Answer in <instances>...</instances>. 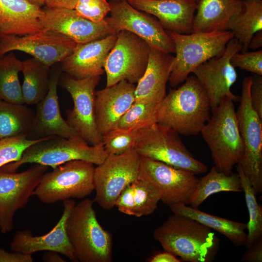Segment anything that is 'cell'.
Wrapping results in <instances>:
<instances>
[{"mask_svg": "<svg viewBox=\"0 0 262 262\" xmlns=\"http://www.w3.org/2000/svg\"><path fill=\"white\" fill-rule=\"evenodd\" d=\"M94 165L82 160L60 165L43 174L33 195L45 204L84 198L95 189Z\"/></svg>", "mask_w": 262, "mask_h": 262, "instance_id": "cell-8", "label": "cell"}, {"mask_svg": "<svg viewBox=\"0 0 262 262\" xmlns=\"http://www.w3.org/2000/svg\"><path fill=\"white\" fill-rule=\"evenodd\" d=\"M234 102L225 98L212 110V115L200 132L210 150L214 166L226 175L232 173L244 150Z\"/></svg>", "mask_w": 262, "mask_h": 262, "instance_id": "cell-3", "label": "cell"}, {"mask_svg": "<svg viewBox=\"0 0 262 262\" xmlns=\"http://www.w3.org/2000/svg\"><path fill=\"white\" fill-rule=\"evenodd\" d=\"M118 210L122 213L134 215V198L133 183L127 186L117 197L115 203Z\"/></svg>", "mask_w": 262, "mask_h": 262, "instance_id": "cell-40", "label": "cell"}, {"mask_svg": "<svg viewBox=\"0 0 262 262\" xmlns=\"http://www.w3.org/2000/svg\"><path fill=\"white\" fill-rule=\"evenodd\" d=\"M66 231L78 261L112 262V235L98 222L90 199L75 204L66 220Z\"/></svg>", "mask_w": 262, "mask_h": 262, "instance_id": "cell-4", "label": "cell"}, {"mask_svg": "<svg viewBox=\"0 0 262 262\" xmlns=\"http://www.w3.org/2000/svg\"><path fill=\"white\" fill-rule=\"evenodd\" d=\"M133 148L141 156L196 175L208 170L207 166L196 159L187 148L177 132L157 122L138 131Z\"/></svg>", "mask_w": 262, "mask_h": 262, "instance_id": "cell-7", "label": "cell"}, {"mask_svg": "<svg viewBox=\"0 0 262 262\" xmlns=\"http://www.w3.org/2000/svg\"><path fill=\"white\" fill-rule=\"evenodd\" d=\"M242 257L246 262H262V236L256 239L249 246Z\"/></svg>", "mask_w": 262, "mask_h": 262, "instance_id": "cell-42", "label": "cell"}, {"mask_svg": "<svg viewBox=\"0 0 262 262\" xmlns=\"http://www.w3.org/2000/svg\"><path fill=\"white\" fill-rule=\"evenodd\" d=\"M78 0H45L48 7H60L74 9Z\"/></svg>", "mask_w": 262, "mask_h": 262, "instance_id": "cell-45", "label": "cell"}, {"mask_svg": "<svg viewBox=\"0 0 262 262\" xmlns=\"http://www.w3.org/2000/svg\"><path fill=\"white\" fill-rule=\"evenodd\" d=\"M138 179L150 184L160 200L169 206L189 205L198 179L193 172L141 156Z\"/></svg>", "mask_w": 262, "mask_h": 262, "instance_id": "cell-12", "label": "cell"}, {"mask_svg": "<svg viewBox=\"0 0 262 262\" xmlns=\"http://www.w3.org/2000/svg\"><path fill=\"white\" fill-rule=\"evenodd\" d=\"M43 9L27 0H0V33L25 36L42 31Z\"/></svg>", "mask_w": 262, "mask_h": 262, "instance_id": "cell-25", "label": "cell"}, {"mask_svg": "<svg viewBox=\"0 0 262 262\" xmlns=\"http://www.w3.org/2000/svg\"><path fill=\"white\" fill-rule=\"evenodd\" d=\"M228 30L242 45L241 52L247 51L254 34L262 30V0H243L242 9L229 20Z\"/></svg>", "mask_w": 262, "mask_h": 262, "instance_id": "cell-28", "label": "cell"}, {"mask_svg": "<svg viewBox=\"0 0 262 262\" xmlns=\"http://www.w3.org/2000/svg\"><path fill=\"white\" fill-rule=\"evenodd\" d=\"M196 0L197 2L198 0Z\"/></svg>", "mask_w": 262, "mask_h": 262, "instance_id": "cell-51", "label": "cell"}, {"mask_svg": "<svg viewBox=\"0 0 262 262\" xmlns=\"http://www.w3.org/2000/svg\"><path fill=\"white\" fill-rule=\"evenodd\" d=\"M123 0L127 1L128 0H110V1H123Z\"/></svg>", "mask_w": 262, "mask_h": 262, "instance_id": "cell-49", "label": "cell"}, {"mask_svg": "<svg viewBox=\"0 0 262 262\" xmlns=\"http://www.w3.org/2000/svg\"><path fill=\"white\" fill-rule=\"evenodd\" d=\"M108 157L103 145H89L80 136L71 138L54 136L43 138L32 144L23 152L20 160L1 167L16 172L23 164H38L54 168L66 162L82 160L98 165Z\"/></svg>", "mask_w": 262, "mask_h": 262, "instance_id": "cell-6", "label": "cell"}, {"mask_svg": "<svg viewBox=\"0 0 262 262\" xmlns=\"http://www.w3.org/2000/svg\"><path fill=\"white\" fill-rule=\"evenodd\" d=\"M175 46V56L168 82L175 88L184 82L198 66L215 57L221 56L227 44L234 37L228 30L212 32H193L181 34L166 31Z\"/></svg>", "mask_w": 262, "mask_h": 262, "instance_id": "cell-5", "label": "cell"}, {"mask_svg": "<svg viewBox=\"0 0 262 262\" xmlns=\"http://www.w3.org/2000/svg\"><path fill=\"white\" fill-rule=\"evenodd\" d=\"M242 48L241 44L233 37L228 43L221 56L204 62L192 72L206 91L212 110L226 97L234 102L239 101V96L234 95L230 89L237 80V74L230 60Z\"/></svg>", "mask_w": 262, "mask_h": 262, "instance_id": "cell-17", "label": "cell"}, {"mask_svg": "<svg viewBox=\"0 0 262 262\" xmlns=\"http://www.w3.org/2000/svg\"><path fill=\"white\" fill-rule=\"evenodd\" d=\"M22 61L12 52L0 56V100L24 104L18 74Z\"/></svg>", "mask_w": 262, "mask_h": 262, "instance_id": "cell-32", "label": "cell"}, {"mask_svg": "<svg viewBox=\"0 0 262 262\" xmlns=\"http://www.w3.org/2000/svg\"><path fill=\"white\" fill-rule=\"evenodd\" d=\"M242 7L243 0H198L193 21V32L228 31L229 20Z\"/></svg>", "mask_w": 262, "mask_h": 262, "instance_id": "cell-26", "label": "cell"}, {"mask_svg": "<svg viewBox=\"0 0 262 262\" xmlns=\"http://www.w3.org/2000/svg\"><path fill=\"white\" fill-rule=\"evenodd\" d=\"M250 97L254 110L262 119V77L255 74L250 87Z\"/></svg>", "mask_w": 262, "mask_h": 262, "instance_id": "cell-41", "label": "cell"}, {"mask_svg": "<svg viewBox=\"0 0 262 262\" xmlns=\"http://www.w3.org/2000/svg\"><path fill=\"white\" fill-rule=\"evenodd\" d=\"M34 113L25 104L0 100V139L18 135L28 137Z\"/></svg>", "mask_w": 262, "mask_h": 262, "instance_id": "cell-31", "label": "cell"}, {"mask_svg": "<svg viewBox=\"0 0 262 262\" xmlns=\"http://www.w3.org/2000/svg\"><path fill=\"white\" fill-rule=\"evenodd\" d=\"M74 9L82 17L99 22L104 20L111 8L106 0H78Z\"/></svg>", "mask_w": 262, "mask_h": 262, "instance_id": "cell-38", "label": "cell"}, {"mask_svg": "<svg viewBox=\"0 0 262 262\" xmlns=\"http://www.w3.org/2000/svg\"><path fill=\"white\" fill-rule=\"evenodd\" d=\"M149 262H181L182 261L178 259L175 255L164 251V252L158 253L149 258Z\"/></svg>", "mask_w": 262, "mask_h": 262, "instance_id": "cell-44", "label": "cell"}, {"mask_svg": "<svg viewBox=\"0 0 262 262\" xmlns=\"http://www.w3.org/2000/svg\"><path fill=\"white\" fill-rule=\"evenodd\" d=\"M109 2L110 15L104 20L116 33L129 31L145 40L151 48L175 53L172 39L155 16L136 9L126 0Z\"/></svg>", "mask_w": 262, "mask_h": 262, "instance_id": "cell-15", "label": "cell"}, {"mask_svg": "<svg viewBox=\"0 0 262 262\" xmlns=\"http://www.w3.org/2000/svg\"><path fill=\"white\" fill-rule=\"evenodd\" d=\"M58 253L49 251V252L44 254L42 257V259L44 262H66Z\"/></svg>", "mask_w": 262, "mask_h": 262, "instance_id": "cell-47", "label": "cell"}, {"mask_svg": "<svg viewBox=\"0 0 262 262\" xmlns=\"http://www.w3.org/2000/svg\"><path fill=\"white\" fill-rule=\"evenodd\" d=\"M28 1L34 4L35 5H37L40 7L41 6L45 5V0H27Z\"/></svg>", "mask_w": 262, "mask_h": 262, "instance_id": "cell-48", "label": "cell"}, {"mask_svg": "<svg viewBox=\"0 0 262 262\" xmlns=\"http://www.w3.org/2000/svg\"><path fill=\"white\" fill-rule=\"evenodd\" d=\"M1 33H0V37H1Z\"/></svg>", "mask_w": 262, "mask_h": 262, "instance_id": "cell-50", "label": "cell"}, {"mask_svg": "<svg viewBox=\"0 0 262 262\" xmlns=\"http://www.w3.org/2000/svg\"><path fill=\"white\" fill-rule=\"evenodd\" d=\"M150 49L147 42L134 33L127 31L118 32L104 65L106 87L123 80L137 83L147 67Z\"/></svg>", "mask_w": 262, "mask_h": 262, "instance_id": "cell-10", "label": "cell"}, {"mask_svg": "<svg viewBox=\"0 0 262 262\" xmlns=\"http://www.w3.org/2000/svg\"><path fill=\"white\" fill-rule=\"evenodd\" d=\"M135 88L134 84L123 80L95 92V121L101 136L117 127L135 101Z\"/></svg>", "mask_w": 262, "mask_h": 262, "instance_id": "cell-21", "label": "cell"}, {"mask_svg": "<svg viewBox=\"0 0 262 262\" xmlns=\"http://www.w3.org/2000/svg\"><path fill=\"white\" fill-rule=\"evenodd\" d=\"M136 9L156 17L167 31L181 34L193 32L195 0H128Z\"/></svg>", "mask_w": 262, "mask_h": 262, "instance_id": "cell-23", "label": "cell"}, {"mask_svg": "<svg viewBox=\"0 0 262 262\" xmlns=\"http://www.w3.org/2000/svg\"><path fill=\"white\" fill-rule=\"evenodd\" d=\"M211 107L204 88L195 76L171 89L157 106L156 121L185 136L196 135L211 116Z\"/></svg>", "mask_w": 262, "mask_h": 262, "instance_id": "cell-1", "label": "cell"}, {"mask_svg": "<svg viewBox=\"0 0 262 262\" xmlns=\"http://www.w3.org/2000/svg\"><path fill=\"white\" fill-rule=\"evenodd\" d=\"M100 76L77 79L71 76L62 79V85L70 95L72 109L66 111V121L89 145H102V136L95 117V88Z\"/></svg>", "mask_w": 262, "mask_h": 262, "instance_id": "cell-13", "label": "cell"}, {"mask_svg": "<svg viewBox=\"0 0 262 262\" xmlns=\"http://www.w3.org/2000/svg\"><path fill=\"white\" fill-rule=\"evenodd\" d=\"M117 33L84 44H77L72 53L62 62V71L77 79L100 76L104 65L114 47Z\"/></svg>", "mask_w": 262, "mask_h": 262, "instance_id": "cell-22", "label": "cell"}, {"mask_svg": "<svg viewBox=\"0 0 262 262\" xmlns=\"http://www.w3.org/2000/svg\"><path fill=\"white\" fill-rule=\"evenodd\" d=\"M262 46V30L255 33L252 37L248 49L255 50Z\"/></svg>", "mask_w": 262, "mask_h": 262, "instance_id": "cell-46", "label": "cell"}, {"mask_svg": "<svg viewBox=\"0 0 262 262\" xmlns=\"http://www.w3.org/2000/svg\"><path fill=\"white\" fill-rule=\"evenodd\" d=\"M138 131L116 127L103 135L102 145L108 156L120 155L133 148Z\"/></svg>", "mask_w": 262, "mask_h": 262, "instance_id": "cell-36", "label": "cell"}, {"mask_svg": "<svg viewBox=\"0 0 262 262\" xmlns=\"http://www.w3.org/2000/svg\"><path fill=\"white\" fill-rule=\"evenodd\" d=\"M134 186V215L137 217L152 214L160 200L155 188L147 182L138 179Z\"/></svg>", "mask_w": 262, "mask_h": 262, "instance_id": "cell-35", "label": "cell"}, {"mask_svg": "<svg viewBox=\"0 0 262 262\" xmlns=\"http://www.w3.org/2000/svg\"><path fill=\"white\" fill-rule=\"evenodd\" d=\"M43 139H32L27 135H18L0 139V168L19 161L29 147Z\"/></svg>", "mask_w": 262, "mask_h": 262, "instance_id": "cell-37", "label": "cell"}, {"mask_svg": "<svg viewBox=\"0 0 262 262\" xmlns=\"http://www.w3.org/2000/svg\"><path fill=\"white\" fill-rule=\"evenodd\" d=\"M234 67L262 76V50L236 53L230 60Z\"/></svg>", "mask_w": 262, "mask_h": 262, "instance_id": "cell-39", "label": "cell"}, {"mask_svg": "<svg viewBox=\"0 0 262 262\" xmlns=\"http://www.w3.org/2000/svg\"><path fill=\"white\" fill-rule=\"evenodd\" d=\"M9 252L0 247V262H33L31 254L17 252Z\"/></svg>", "mask_w": 262, "mask_h": 262, "instance_id": "cell-43", "label": "cell"}, {"mask_svg": "<svg viewBox=\"0 0 262 262\" xmlns=\"http://www.w3.org/2000/svg\"><path fill=\"white\" fill-rule=\"evenodd\" d=\"M174 56L151 48L146 70L135 88V100L158 104L166 96Z\"/></svg>", "mask_w": 262, "mask_h": 262, "instance_id": "cell-24", "label": "cell"}, {"mask_svg": "<svg viewBox=\"0 0 262 262\" xmlns=\"http://www.w3.org/2000/svg\"><path fill=\"white\" fill-rule=\"evenodd\" d=\"M141 155L132 148L117 155L108 156L95 168L94 198L100 207L110 210L122 191L138 180Z\"/></svg>", "mask_w": 262, "mask_h": 262, "instance_id": "cell-11", "label": "cell"}, {"mask_svg": "<svg viewBox=\"0 0 262 262\" xmlns=\"http://www.w3.org/2000/svg\"><path fill=\"white\" fill-rule=\"evenodd\" d=\"M77 43L61 33L43 29L37 33L17 36L1 33L0 56L14 50L32 55L51 66L63 61L73 52Z\"/></svg>", "mask_w": 262, "mask_h": 262, "instance_id": "cell-16", "label": "cell"}, {"mask_svg": "<svg viewBox=\"0 0 262 262\" xmlns=\"http://www.w3.org/2000/svg\"><path fill=\"white\" fill-rule=\"evenodd\" d=\"M75 204L71 199L63 201L60 219L46 234L34 236L29 230L17 231L10 244L11 251L31 255L41 251H52L63 254L72 262H78L66 231V220Z\"/></svg>", "mask_w": 262, "mask_h": 262, "instance_id": "cell-19", "label": "cell"}, {"mask_svg": "<svg viewBox=\"0 0 262 262\" xmlns=\"http://www.w3.org/2000/svg\"><path fill=\"white\" fill-rule=\"evenodd\" d=\"M49 166L34 164L22 172L0 168V230L5 234L14 227L16 211L24 208Z\"/></svg>", "mask_w": 262, "mask_h": 262, "instance_id": "cell-14", "label": "cell"}, {"mask_svg": "<svg viewBox=\"0 0 262 262\" xmlns=\"http://www.w3.org/2000/svg\"><path fill=\"white\" fill-rule=\"evenodd\" d=\"M158 104L135 100L121 118L117 127L126 130L139 131L157 122Z\"/></svg>", "mask_w": 262, "mask_h": 262, "instance_id": "cell-34", "label": "cell"}, {"mask_svg": "<svg viewBox=\"0 0 262 262\" xmlns=\"http://www.w3.org/2000/svg\"><path fill=\"white\" fill-rule=\"evenodd\" d=\"M43 9L44 15L40 19L43 28L63 34L77 44L117 33L104 19L93 22L80 16L74 9L46 6Z\"/></svg>", "mask_w": 262, "mask_h": 262, "instance_id": "cell-18", "label": "cell"}, {"mask_svg": "<svg viewBox=\"0 0 262 262\" xmlns=\"http://www.w3.org/2000/svg\"><path fill=\"white\" fill-rule=\"evenodd\" d=\"M50 66L34 58L22 61V99L27 105L37 104L46 96L49 88Z\"/></svg>", "mask_w": 262, "mask_h": 262, "instance_id": "cell-29", "label": "cell"}, {"mask_svg": "<svg viewBox=\"0 0 262 262\" xmlns=\"http://www.w3.org/2000/svg\"><path fill=\"white\" fill-rule=\"evenodd\" d=\"M62 71L61 66H55L50 71L49 91L45 98L36 104L33 123L29 135L30 139L54 136L69 138L79 135L61 114L57 86Z\"/></svg>", "mask_w": 262, "mask_h": 262, "instance_id": "cell-20", "label": "cell"}, {"mask_svg": "<svg viewBox=\"0 0 262 262\" xmlns=\"http://www.w3.org/2000/svg\"><path fill=\"white\" fill-rule=\"evenodd\" d=\"M221 192H243L240 178L237 172L226 175L213 166L207 174L199 179L189 205L198 208L210 196Z\"/></svg>", "mask_w": 262, "mask_h": 262, "instance_id": "cell-30", "label": "cell"}, {"mask_svg": "<svg viewBox=\"0 0 262 262\" xmlns=\"http://www.w3.org/2000/svg\"><path fill=\"white\" fill-rule=\"evenodd\" d=\"M169 207L173 213L196 220L224 235L236 246L246 245L247 224L213 215L183 203L172 205Z\"/></svg>", "mask_w": 262, "mask_h": 262, "instance_id": "cell-27", "label": "cell"}, {"mask_svg": "<svg viewBox=\"0 0 262 262\" xmlns=\"http://www.w3.org/2000/svg\"><path fill=\"white\" fill-rule=\"evenodd\" d=\"M253 76L242 81L236 115L243 142V157L238 163L257 195L262 193V119L254 110L250 97Z\"/></svg>", "mask_w": 262, "mask_h": 262, "instance_id": "cell-9", "label": "cell"}, {"mask_svg": "<svg viewBox=\"0 0 262 262\" xmlns=\"http://www.w3.org/2000/svg\"><path fill=\"white\" fill-rule=\"evenodd\" d=\"M236 170L240 178L249 214L246 245L248 247L262 236V207L258 203L257 194L239 164H237Z\"/></svg>", "mask_w": 262, "mask_h": 262, "instance_id": "cell-33", "label": "cell"}, {"mask_svg": "<svg viewBox=\"0 0 262 262\" xmlns=\"http://www.w3.org/2000/svg\"><path fill=\"white\" fill-rule=\"evenodd\" d=\"M153 236L164 251L182 261L211 262L219 251V239L212 229L173 213L154 230Z\"/></svg>", "mask_w": 262, "mask_h": 262, "instance_id": "cell-2", "label": "cell"}]
</instances>
